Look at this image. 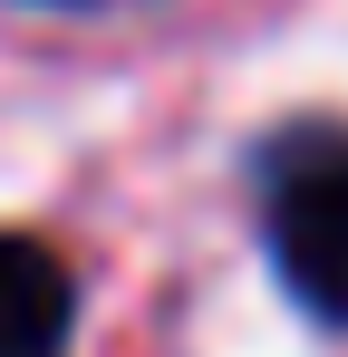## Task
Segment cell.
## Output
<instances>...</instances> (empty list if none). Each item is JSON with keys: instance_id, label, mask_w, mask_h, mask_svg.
<instances>
[{"instance_id": "6da1fadb", "label": "cell", "mask_w": 348, "mask_h": 357, "mask_svg": "<svg viewBox=\"0 0 348 357\" xmlns=\"http://www.w3.org/2000/svg\"><path fill=\"white\" fill-rule=\"evenodd\" d=\"M271 261L319 319H348V145L300 155L271 193Z\"/></svg>"}, {"instance_id": "7a4b0ae2", "label": "cell", "mask_w": 348, "mask_h": 357, "mask_svg": "<svg viewBox=\"0 0 348 357\" xmlns=\"http://www.w3.org/2000/svg\"><path fill=\"white\" fill-rule=\"evenodd\" d=\"M68 309H78V290H68L58 251L29 232H0V357H58Z\"/></svg>"}]
</instances>
